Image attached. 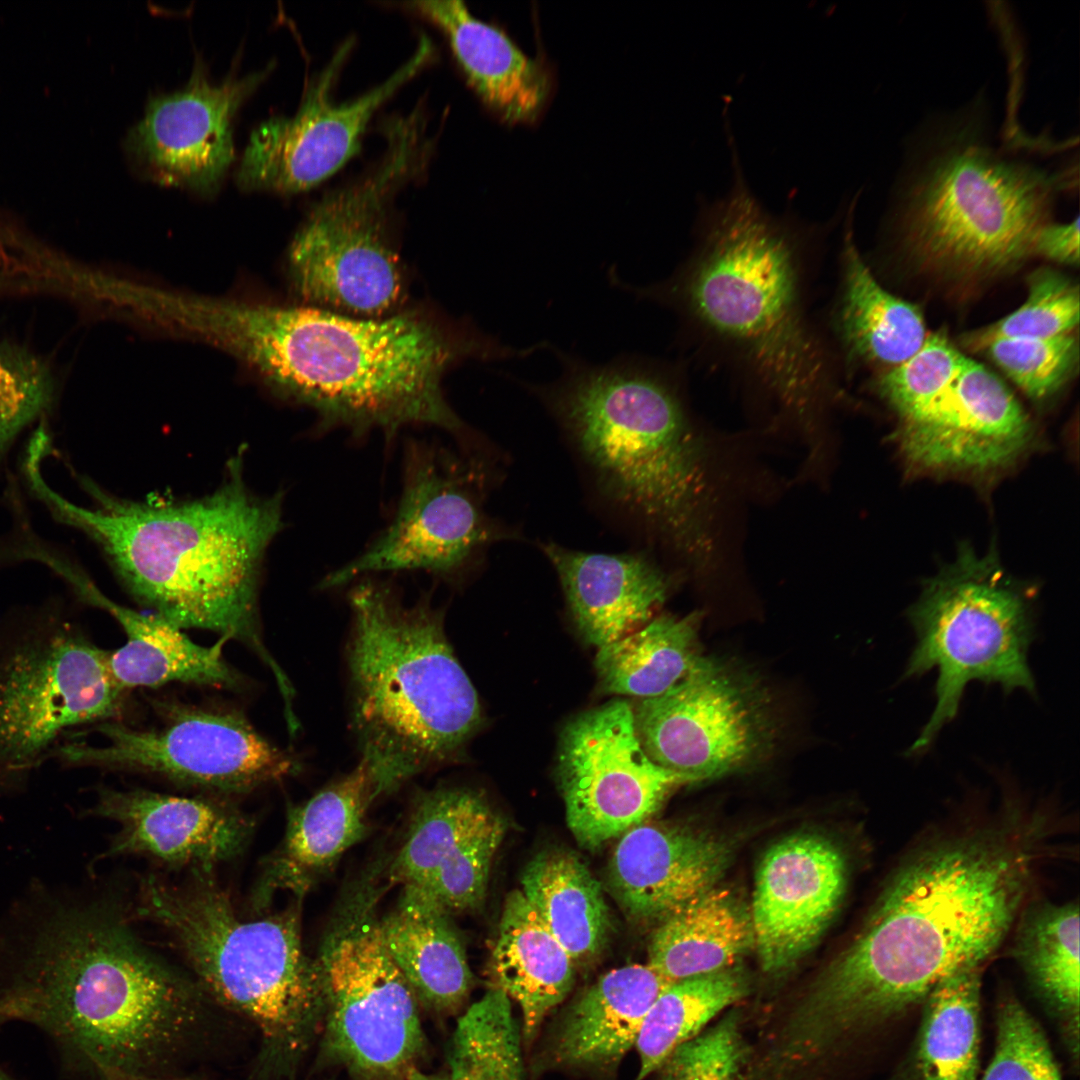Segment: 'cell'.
Here are the masks:
<instances>
[{"instance_id":"cell-1","label":"cell","mask_w":1080,"mask_h":1080,"mask_svg":"<svg viewBox=\"0 0 1080 1080\" xmlns=\"http://www.w3.org/2000/svg\"><path fill=\"white\" fill-rule=\"evenodd\" d=\"M1040 816L1007 818L906 862L788 1019L789 1044L817 1058L923 1003L954 972L983 965L1030 891L1044 848Z\"/></svg>"},{"instance_id":"cell-2","label":"cell","mask_w":1080,"mask_h":1080,"mask_svg":"<svg viewBox=\"0 0 1080 1080\" xmlns=\"http://www.w3.org/2000/svg\"><path fill=\"white\" fill-rule=\"evenodd\" d=\"M728 144L731 188L699 201L689 256L669 278L633 291L675 312L696 351L774 405L816 460L845 395L839 360L808 297L815 248L836 217L808 223L793 212L771 213L750 189L733 137Z\"/></svg>"},{"instance_id":"cell-3","label":"cell","mask_w":1080,"mask_h":1080,"mask_svg":"<svg viewBox=\"0 0 1080 1080\" xmlns=\"http://www.w3.org/2000/svg\"><path fill=\"white\" fill-rule=\"evenodd\" d=\"M0 939V1024L46 1032L109 1077L168 1054L200 1016L194 987L148 951L112 903L33 889Z\"/></svg>"},{"instance_id":"cell-4","label":"cell","mask_w":1080,"mask_h":1080,"mask_svg":"<svg viewBox=\"0 0 1080 1080\" xmlns=\"http://www.w3.org/2000/svg\"><path fill=\"white\" fill-rule=\"evenodd\" d=\"M27 482L56 520L100 546L139 601L181 629L241 642L272 670L283 695L292 690L264 644L257 613L260 564L282 525L280 494L255 496L231 476L196 501L140 503L110 497L82 479L95 501L86 508L51 490L41 473Z\"/></svg>"},{"instance_id":"cell-5","label":"cell","mask_w":1080,"mask_h":1080,"mask_svg":"<svg viewBox=\"0 0 1080 1080\" xmlns=\"http://www.w3.org/2000/svg\"><path fill=\"white\" fill-rule=\"evenodd\" d=\"M557 354L561 376L526 387L565 429L601 491L695 573L715 571L718 487L680 367L632 358L596 365Z\"/></svg>"},{"instance_id":"cell-6","label":"cell","mask_w":1080,"mask_h":1080,"mask_svg":"<svg viewBox=\"0 0 1080 1080\" xmlns=\"http://www.w3.org/2000/svg\"><path fill=\"white\" fill-rule=\"evenodd\" d=\"M509 355L508 346L454 336L416 312L362 318L264 304L249 366L327 425L392 435L406 426L429 425L458 435L465 425L444 397L445 371L463 357Z\"/></svg>"},{"instance_id":"cell-7","label":"cell","mask_w":1080,"mask_h":1080,"mask_svg":"<svg viewBox=\"0 0 1080 1080\" xmlns=\"http://www.w3.org/2000/svg\"><path fill=\"white\" fill-rule=\"evenodd\" d=\"M352 726L372 801L455 761L479 729L476 690L428 601L373 580L349 594Z\"/></svg>"},{"instance_id":"cell-8","label":"cell","mask_w":1080,"mask_h":1080,"mask_svg":"<svg viewBox=\"0 0 1080 1080\" xmlns=\"http://www.w3.org/2000/svg\"><path fill=\"white\" fill-rule=\"evenodd\" d=\"M141 880L138 913L162 927L223 1005L249 1018L274 1047L296 1050L323 1011L320 970L304 952L296 907L240 915L210 876Z\"/></svg>"},{"instance_id":"cell-9","label":"cell","mask_w":1080,"mask_h":1080,"mask_svg":"<svg viewBox=\"0 0 1080 1080\" xmlns=\"http://www.w3.org/2000/svg\"><path fill=\"white\" fill-rule=\"evenodd\" d=\"M381 130L385 147L377 161L323 194L291 243L293 286L313 307L368 318L391 311L402 296L390 231L392 203L424 175L435 139L420 105L390 117Z\"/></svg>"},{"instance_id":"cell-10","label":"cell","mask_w":1080,"mask_h":1080,"mask_svg":"<svg viewBox=\"0 0 1080 1080\" xmlns=\"http://www.w3.org/2000/svg\"><path fill=\"white\" fill-rule=\"evenodd\" d=\"M908 616L916 644L904 677L938 672L934 710L910 755L930 748L957 715L972 681L998 684L1006 693L1035 694L1028 663L1035 633L1031 602L994 553L962 548L951 565L927 581Z\"/></svg>"},{"instance_id":"cell-11","label":"cell","mask_w":1080,"mask_h":1080,"mask_svg":"<svg viewBox=\"0 0 1080 1080\" xmlns=\"http://www.w3.org/2000/svg\"><path fill=\"white\" fill-rule=\"evenodd\" d=\"M999 152L966 136L941 148L910 182V238L934 267L986 275L1032 253L1057 177Z\"/></svg>"},{"instance_id":"cell-12","label":"cell","mask_w":1080,"mask_h":1080,"mask_svg":"<svg viewBox=\"0 0 1080 1080\" xmlns=\"http://www.w3.org/2000/svg\"><path fill=\"white\" fill-rule=\"evenodd\" d=\"M108 653L62 610L43 607L0 631V793L21 789L71 728L116 720L124 690Z\"/></svg>"},{"instance_id":"cell-13","label":"cell","mask_w":1080,"mask_h":1080,"mask_svg":"<svg viewBox=\"0 0 1080 1080\" xmlns=\"http://www.w3.org/2000/svg\"><path fill=\"white\" fill-rule=\"evenodd\" d=\"M366 897L331 929L317 960L330 1048L368 1080H401L424 1047L419 1000L389 955Z\"/></svg>"},{"instance_id":"cell-14","label":"cell","mask_w":1080,"mask_h":1080,"mask_svg":"<svg viewBox=\"0 0 1080 1080\" xmlns=\"http://www.w3.org/2000/svg\"><path fill=\"white\" fill-rule=\"evenodd\" d=\"M647 755L692 783L745 771L774 751L778 722L765 686L750 671L713 657L663 694L633 709Z\"/></svg>"},{"instance_id":"cell-15","label":"cell","mask_w":1080,"mask_h":1080,"mask_svg":"<svg viewBox=\"0 0 1080 1080\" xmlns=\"http://www.w3.org/2000/svg\"><path fill=\"white\" fill-rule=\"evenodd\" d=\"M94 731L103 743H64L50 758L67 767L142 772L224 794L247 793L297 770L289 754L231 711L168 704L159 726L137 729L113 720Z\"/></svg>"},{"instance_id":"cell-16","label":"cell","mask_w":1080,"mask_h":1080,"mask_svg":"<svg viewBox=\"0 0 1080 1080\" xmlns=\"http://www.w3.org/2000/svg\"><path fill=\"white\" fill-rule=\"evenodd\" d=\"M475 472L447 450L413 443L406 449L401 496L390 524L359 556L327 575L321 586L359 576L422 570L454 578L491 543L510 537L489 519Z\"/></svg>"},{"instance_id":"cell-17","label":"cell","mask_w":1080,"mask_h":1080,"mask_svg":"<svg viewBox=\"0 0 1080 1080\" xmlns=\"http://www.w3.org/2000/svg\"><path fill=\"white\" fill-rule=\"evenodd\" d=\"M350 51L351 41L338 48L292 116L267 119L252 132L236 172L241 188L289 195L331 177L359 153L374 114L435 56L433 43L422 35L414 53L384 81L337 101L336 83Z\"/></svg>"},{"instance_id":"cell-18","label":"cell","mask_w":1080,"mask_h":1080,"mask_svg":"<svg viewBox=\"0 0 1080 1080\" xmlns=\"http://www.w3.org/2000/svg\"><path fill=\"white\" fill-rule=\"evenodd\" d=\"M557 762L568 827L590 850L646 822L675 789L692 783L647 755L623 699L571 720Z\"/></svg>"},{"instance_id":"cell-19","label":"cell","mask_w":1080,"mask_h":1080,"mask_svg":"<svg viewBox=\"0 0 1080 1080\" xmlns=\"http://www.w3.org/2000/svg\"><path fill=\"white\" fill-rule=\"evenodd\" d=\"M270 69L213 83L196 63L186 85L151 98L129 130L125 146L135 166L161 184L216 191L234 158L233 118Z\"/></svg>"},{"instance_id":"cell-20","label":"cell","mask_w":1080,"mask_h":1080,"mask_svg":"<svg viewBox=\"0 0 1080 1080\" xmlns=\"http://www.w3.org/2000/svg\"><path fill=\"white\" fill-rule=\"evenodd\" d=\"M847 866L829 839L791 835L763 856L750 909L754 949L764 972L790 970L818 942L844 897Z\"/></svg>"},{"instance_id":"cell-21","label":"cell","mask_w":1080,"mask_h":1080,"mask_svg":"<svg viewBox=\"0 0 1080 1080\" xmlns=\"http://www.w3.org/2000/svg\"><path fill=\"white\" fill-rule=\"evenodd\" d=\"M898 430L905 458L933 470H994L1013 462L1032 437L1029 417L1014 395L967 357L948 387Z\"/></svg>"},{"instance_id":"cell-22","label":"cell","mask_w":1080,"mask_h":1080,"mask_svg":"<svg viewBox=\"0 0 1080 1080\" xmlns=\"http://www.w3.org/2000/svg\"><path fill=\"white\" fill-rule=\"evenodd\" d=\"M88 813L120 827L103 857L142 855L201 871L237 856L254 827L246 814L222 800L145 789L103 787Z\"/></svg>"},{"instance_id":"cell-23","label":"cell","mask_w":1080,"mask_h":1080,"mask_svg":"<svg viewBox=\"0 0 1080 1080\" xmlns=\"http://www.w3.org/2000/svg\"><path fill=\"white\" fill-rule=\"evenodd\" d=\"M730 859L729 844L714 835L644 822L621 835L609 884L631 918L660 923L716 887Z\"/></svg>"},{"instance_id":"cell-24","label":"cell","mask_w":1080,"mask_h":1080,"mask_svg":"<svg viewBox=\"0 0 1080 1080\" xmlns=\"http://www.w3.org/2000/svg\"><path fill=\"white\" fill-rule=\"evenodd\" d=\"M541 550L578 631L598 648L645 625L671 590V576L639 552L590 553L554 542L542 543Z\"/></svg>"},{"instance_id":"cell-25","label":"cell","mask_w":1080,"mask_h":1080,"mask_svg":"<svg viewBox=\"0 0 1080 1080\" xmlns=\"http://www.w3.org/2000/svg\"><path fill=\"white\" fill-rule=\"evenodd\" d=\"M407 6L442 32L467 82L493 113L508 124L537 120L552 88L542 62L525 54L502 29L476 18L462 1Z\"/></svg>"},{"instance_id":"cell-26","label":"cell","mask_w":1080,"mask_h":1080,"mask_svg":"<svg viewBox=\"0 0 1080 1080\" xmlns=\"http://www.w3.org/2000/svg\"><path fill=\"white\" fill-rule=\"evenodd\" d=\"M371 802L368 775L358 764L292 809L283 842L266 862L254 888V907L264 909L278 891L303 896L322 872L364 837L365 813Z\"/></svg>"},{"instance_id":"cell-27","label":"cell","mask_w":1080,"mask_h":1080,"mask_svg":"<svg viewBox=\"0 0 1080 1080\" xmlns=\"http://www.w3.org/2000/svg\"><path fill=\"white\" fill-rule=\"evenodd\" d=\"M854 203L844 221L840 283L827 336L846 360L892 368L922 346L925 323L919 309L882 287L865 263L854 241Z\"/></svg>"},{"instance_id":"cell-28","label":"cell","mask_w":1080,"mask_h":1080,"mask_svg":"<svg viewBox=\"0 0 1080 1080\" xmlns=\"http://www.w3.org/2000/svg\"><path fill=\"white\" fill-rule=\"evenodd\" d=\"M71 583L83 600L113 616L126 634L125 644L108 653L110 671L124 690L170 682L239 686L240 676L222 654L226 639L220 638L208 647L198 645L163 617L142 614L111 601L81 574Z\"/></svg>"},{"instance_id":"cell-29","label":"cell","mask_w":1080,"mask_h":1080,"mask_svg":"<svg viewBox=\"0 0 1080 1080\" xmlns=\"http://www.w3.org/2000/svg\"><path fill=\"white\" fill-rule=\"evenodd\" d=\"M672 983L648 964L604 974L562 1019L553 1038V1059L575 1068L615 1067L635 1046L653 1002Z\"/></svg>"},{"instance_id":"cell-30","label":"cell","mask_w":1080,"mask_h":1080,"mask_svg":"<svg viewBox=\"0 0 1080 1080\" xmlns=\"http://www.w3.org/2000/svg\"><path fill=\"white\" fill-rule=\"evenodd\" d=\"M450 913L416 886L404 885L395 908L380 920L386 949L419 1002L441 1012L466 999L472 973Z\"/></svg>"},{"instance_id":"cell-31","label":"cell","mask_w":1080,"mask_h":1080,"mask_svg":"<svg viewBox=\"0 0 1080 1080\" xmlns=\"http://www.w3.org/2000/svg\"><path fill=\"white\" fill-rule=\"evenodd\" d=\"M573 964L521 890L510 892L501 913L490 972L494 987L519 1004L526 1043L570 992Z\"/></svg>"},{"instance_id":"cell-32","label":"cell","mask_w":1080,"mask_h":1080,"mask_svg":"<svg viewBox=\"0 0 1080 1080\" xmlns=\"http://www.w3.org/2000/svg\"><path fill=\"white\" fill-rule=\"evenodd\" d=\"M751 948L750 910L730 890L716 886L659 923L648 965L676 982L732 967Z\"/></svg>"},{"instance_id":"cell-33","label":"cell","mask_w":1080,"mask_h":1080,"mask_svg":"<svg viewBox=\"0 0 1080 1080\" xmlns=\"http://www.w3.org/2000/svg\"><path fill=\"white\" fill-rule=\"evenodd\" d=\"M982 970L964 967L930 991L915 1040L892 1080H977Z\"/></svg>"},{"instance_id":"cell-34","label":"cell","mask_w":1080,"mask_h":1080,"mask_svg":"<svg viewBox=\"0 0 1080 1080\" xmlns=\"http://www.w3.org/2000/svg\"><path fill=\"white\" fill-rule=\"evenodd\" d=\"M524 897L573 962L593 959L610 928L602 888L572 851L549 848L535 855L521 874Z\"/></svg>"},{"instance_id":"cell-35","label":"cell","mask_w":1080,"mask_h":1080,"mask_svg":"<svg viewBox=\"0 0 1080 1080\" xmlns=\"http://www.w3.org/2000/svg\"><path fill=\"white\" fill-rule=\"evenodd\" d=\"M1024 912V911H1023ZM1014 954L1034 990L1057 1019L1075 1065L1079 1057V907L1030 905L1022 914Z\"/></svg>"},{"instance_id":"cell-36","label":"cell","mask_w":1080,"mask_h":1080,"mask_svg":"<svg viewBox=\"0 0 1080 1080\" xmlns=\"http://www.w3.org/2000/svg\"><path fill=\"white\" fill-rule=\"evenodd\" d=\"M505 831V821L479 792L463 787L428 791L416 803L390 871L392 880L419 886L444 861Z\"/></svg>"},{"instance_id":"cell-37","label":"cell","mask_w":1080,"mask_h":1080,"mask_svg":"<svg viewBox=\"0 0 1080 1080\" xmlns=\"http://www.w3.org/2000/svg\"><path fill=\"white\" fill-rule=\"evenodd\" d=\"M698 612L685 617L662 615L636 631L598 648L595 668L609 693L642 699L676 685L702 658Z\"/></svg>"},{"instance_id":"cell-38","label":"cell","mask_w":1080,"mask_h":1080,"mask_svg":"<svg viewBox=\"0 0 1080 1080\" xmlns=\"http://www.w3.org/2000/svg\"><path fill=\"white\" fill-rule=\"evenodd\" d=\"M747 992V981L735 966L676 981L653 1002L641 1025L635 1047L643 1080L662 1066L680 1045Z\"/></svg>"},{"instance_id":"cell-39","label":"cell","mask_w":1080,"mask_h":1080,"mask_svg":"<svg viewBox=\"0 0 1080 1080\" xmlns=\"http://www.w3.org/2000/svg\"><path fill=\"white\" fill-rule=\"evenodd\" d=\"M520 1042L510 998L493 987L457 1022L447 1080H523Z\"/></svg>"},{"instance_id":"cell-40","label":"cell","mask_w":1080,"mask_h":1080,"mask_svg":"<svg viewBox=\"0 0 1080 1080\" xmlns=\"http://www.w3.org/2000/svg\"><path fill=\"white\" fill-rule=\"evenodd\" d=\"M1079 288L1064 275L1042 269L1028 279L1025 302L1006 317L964 336V345L981 351L1003 338H1051L1069 334L1079 323Z\"/></svg>"},{"instance_id":"cell-41","label":"cell","mask_w":1080,"mask_h":1080,"mask_svg":"<svg viewBox=\"0 0 1080 1080\" xmlns=\"http://www.w3.org/2000/svg\"><path fill=\"white\" fill-rule=\"evenodd\" d=\"M965 356L944 333L927 335L922 346L877 380V388L899 416V424L917 418L951 383Z\"/></svg>"},{"instance_id":"cell-42","label":"cell","mask_w":1080,"mask_h":1080,"mask_svg":"<svg viewBox=\"0 0 1080 1080\" xmlns=\"http://www.w3.org/2000/svg\"><path fill=\"white\" fill-rule=\"evenodd\" d=\"M983 350L1027 395L1043 399L1059 390L1072 376L1079 359L1076 337L1003 338Z\"/></svg>"},{"instance_id":"cell-43","label":"cell","mask_w":1080,"mask_h":1080,"mask_svg":"<svg viewBox=\"0 0 1080 1080\" xmlns=\"http://www.w3.org/2000/svg\"><path fill=\"white\" fill-rule=\"evenodd\" d=\"M996 1028L993 1058L981 1080H1062L1043 1031L1013 995L999 1001Z\"/></svg>"},{"instance_id":"cell-44","label":"cell","mask_w":1080,"mask_h":1080,"mask_svg":"<svg viewBox=\"0 0 1080 1080\" xmlns=\"http://www.w3.org/2000/svg\"><path fill=\"white\" fill-rule=\"evenodd\" d=\"M9 371L0 376V465L17 436L43 416L55 397L47 365L29 352L6 350Z\"/></svg>"},{"instance_id":"cell-45","label":"cell","mask_w":1080,"mask_h":1080,"mask_svg":"<svg viewBox=\"0 0 1080 1080\" xmlns=\"http://www.w3.org/2000/svg\"><path fill=\"white\" fill-rule=\"evenodd\" d=\"M746 1057L736 1018L727 1017L677 1047L659 1080H735Z\"/></svg>"},{"instance_id":"cell-46","label":"cell","mask_w":1080,"mask_h":1080,"mask_svg":"<svg viewBox=\"0 0 1080 1080\" xmlns=\"http://www.w3.org/2000/svg\"><path fill=\"white\" fill-rule=\"evenodd\" d=\"M1032 253L1051 260L1077 265L1079 263V218L1068 224H1045L1037 232Z\"/></svg>"},{"instance_id":"cell-47","label":"cell","mask_w":1080,"mask_h":1080,"mask_svg":"<svg viewBox=\"0 0 1080 1080\" xmlns=\"http://www.w3.org/2000/svg\"><path fill=\"white\" fill-rule=\"evenodd\" d=\"M402 1080H447V1078L437 1075L424 1074L413 1068L406 1074V1076Z\"/></svg>"},{"instance_id":"cell-48","label":"cell","mask_w":1080,"mask_h":1080,"mask_svg":"<svg viewBox=\"0 0 1080 1080\" xmlns=\"http://www.w3.org/2000/svg\"><path fill=\"white\" fill-rule=\"evenodd\" d=\"M9 371V361L6 351L0 353V376L7 374Z\"/></svg>"},{"instance_id":"cell-49","label":"cell","mask_w":1080,"mask_h":1080,"mask_svg":"<svg viewBox=\"0 0 1080 1080\" xmlns=\"http://www.w3.org/2000/svg\"><path fill=\"white\" fill-rule=\"evenodd\" d=\"M0 1080H14L0 1069Z\"/></svg>"}]
</instances>
